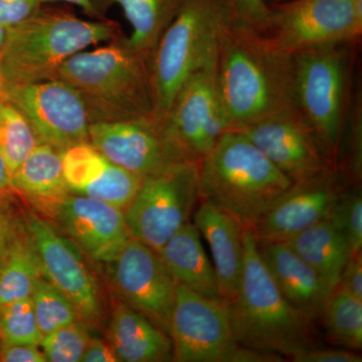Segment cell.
<instances>
[{"instance_id":"obj_16","label":"cell","mask_w":362,"mask_h":362,"mask_svg":"<svg viewBox=\"0 0 362 362\" xmlns=\"http://www.w3.org/2000/svg\"><path fill=\"white\" fill-rule=\"evenodd\" d=\"M89 139L109 160L142 178L180 162H190L168 139L161 121L154 116L90 124Z\"/></svg>"},{"instance_id":"obj_27","label":"cell","mask_w":362,"mask_h":362,"mask_svg":"<svg viewBox=\"0 0 362 362\" xmlns=\"http://www.w3.org/2000/svg\"><path fill=\"white\" fill-rule=\"evenodd\" d=\"M182 0H100L101 7L117 4L132 28L131 44L140 51L153 52L162 33L175 18Z\"/></svg>"},{"instance_id":"obj_1","label":"cell","mask_w":362,"mask_h":362,"mask_svg":"<svg viewBox=\"0 0 362 362\" xmlns=\"http://www.w3.org/2000/svg\"><path fill=\"white\" fill-rule=\"evenodd\" d=\"M214 70L232 129L297 106L294 54L233 16L221 28Z\"/></svg>"},{"instance_id":"obj_10","label":"cell","mask_w":362,"mask_h":362,"mask_svg":"<svg viewBox=\"0 0 362 362\" xmlns=\"http://www.w3.org/2000/svg\"><path fill=\"white\" fill-rule=\"evenodd\" d=\"M216 62L194 73L173 99L161 123L187 160L199 163L232 129L216 86Z\"/></svg>"},{"instance_id":"obj_35","label":"cell","mask_w":362,"mask_h":362,"mask_svg":"<svg viewBox=\"0 0 362 362\" xmlns=\"http://www.w3.org/2000/svg\"><path fill=\"white\" fill-rule=\"evenodd\" d=\"M42 6V0H0V25L9 30L37 13Z\"/></svg>"},{"instance_id":"obj_37","label":"cell","mask_w":362,"mask_h":362,"mask_svg":"<svg viewBox=\"0 0 362 362\" xmlns=\"http://www.w3.org/2000/svg\"><path fill=\"white\" fill-rule=\"evenodd\" d=\"M349 294L362 300V254L350 255L343 269L337 287Z\"/></svg>"},{"instance_id":"obj_3","label":"cell","mask_w":362,"mask_h":362,"mask_svg":"<svg viewBox=\"0 0 362 362\" xmlns=\"http://www.w3.org/2000/svg\"><path fill=\"white\" fill-rule=\"evenodd\" d=\"M294 182L240 131L221 136L199 165V201L252 228Z\"/></svg>"},{"instance_id":"obj_43","label":"cell","mask_w":362,"mask_h":362,"mask_svg":"<svg viewBox=\"0 0 362 362\" xmlns=\"http://www.w3.org/2000/svg\"><path fill=\"white\" fill-rule=\"evenodd\" d=\"M42 2L44 4L47 2H66V4L80 7L84 13L90 18H100L101 16L96 0H42Z\"/></svg>"},{"instance_id":"obj_5","label":"cell","mask_w":362,"mask_h":362,"mask_svg":"<svg viewBox=\"0 0 362 362\" xmlns=\"http://www.w3.org/2000/svg\"><path fill=\"white\" fill-rule=\"evenodd\" d=\"M119 35L115 21L83 20L69 11L42 7L7 30L0 78L4 85L54 80L71 57L90 45L111 42Z\"/></svg>"},{"instance_id":"obj_33","label":"cell","mask_w":362,"mask_h":362,"mask_svg":"<svg viewBox=\"0 0 362 362\" xmlns=\"http://www.w3.org/2000/svg\"><path fill=\"white\" fill-rule=\"evenodd\" d=\"M329 220L346 240L350 252L362 249V199L361 192L340 194Z\"/></svg>"},{"instance_id":"obj_18","label":"cell","mask_w":362,"mask_h":362,"mask_svg":"<svg viewBox=\"0 0 362 362\" xmlns=\"http://www.w3.org/2000/svg\"><path fill=\"white\" fill-rule=\"evenodd\" d=\"M334 170L293 187L252 226L258 243H286L306 228L330 218L339 199Z\"/></svg>"},{"instance_id":"obj_13","label":"cell","mask_w":362,"mask_h":362,"mask_svg":"<svg viewBox=\"0 0 362 362\" xmlns=\"http://www.w3.org/2000/svg\"><path fill=\"white\" fill-rule=\"evenodd\" d=\"M108 266L124 303L169 335L177 283L158 252L131 238Z\"/></svg>"},{"instance_id":"obj_24","label":"cell","mask_w":362,"mask_h":362,"mask_svg":"<svg viewBox=\"0 0 362 362\" xmlns=\"http://www.w3.org/2000/svg\"><path fill=\"white\" fill-rule=\"evenodd\" d=\"M14 192H20L39 211L51 218L71 194L59 151L40 143L11 176Z\"/></svg>"},{"instance_id":"obj_4","label":"cell","mask_w":362,"mask_h":362,"mask_svg":"<svg viewBox=\"0 0 362 362\" xmlns=\"http://www.w3.org/2000/svg\"><path fill=\"white\" fill-rule=\"evenodd\" d=\"M244 252L239 291L228 304L235 342L291 361L314 349L311 323L293 308L274 282L252 228H245Z\"/></svg>"},{"instance_id":"obj_36","label":"cell","mask_w":362,"mask_h":362,"mask_svg":"<svg viewBox=\"0 0 362 362\" xmlns=\"http://www.w3.org/2000/svg\"><path fill=\"white\" fill-rule=\"evenodd\" d=\"M349 133V168L352 175L356 178L361 175V106L359 102H356L354 110L350 113Z\"/></svg>"},{"instance_id":"obj_29","label":"cell","mask_w":362,"mask_h":362,"mask_svg":"<svg viewBox=\"0 0 362 362\" xmlns=\"http://www.w3.org/2000/svg\"><path fill=\"white\" fill-rule=\"evenodd\" d=\"M40 144L39 139L13 103L0 96V151L11 176Z\"/></svg>"},{"instance_id":"obj_7","label":"cell","mask_w":362,"mask_h":362,"mask_svg":"<svg viewBox=\"0 0 362 362\" xmlns=\"http://www.w3.org/2000/svg\"><path fill=\"white\" fill-rule=\"evenodd\" d=\"M294 59L297 107L333 162L346 114L349 66L344 45L298 52Z\"/></svg>"},{"instance_id":"obj_44","label":"cell","mask_w":362,"mask_h":362,"mask_svg":"<svg viewBox=\"0 0 362 362\" xmlns=\"http://www.w3.org/2000/svg\"><path fill=\"white\" fill-rule=\"evenodd\" d=\"M11 192H14L13 182H11V175L7 168L4 156L0 151V197H6Z\"/></svg>"},{"instance_id":"obj_9","label":"cell","mask_w":362,"mask_h":362,"mask_svg":"<svg viewBox=\"0 0 362 362\" xmlns=\"http://www.w3.org/2000/svg\"><path fill=\"white\" fill-rule=\"evenodd\" d=\"M266 33L293 54L349 44L362 33V0H293L271 8Z\"/></svg>"},{"instance_id":"obj_17","label":"cell","mask_w":362,"mask_h":362,"mask_svg":"<svg viewBox=\"0 0 362 362\" xmlns=\"http://www.w3.org/2000/svg\"><path fill=\"white\" fill-rule=\"evenodd\" d=\"M52 218L81 252L100 263H110L132 238L123 209L84 195L69 194Z\"/></svg>"},{"instance_id":"obj_11","label":"cell","mask_w":362,"mask_h":362,"mask_svg":"<svg viewBox=\"0 0 362 362\" xmlns=\"http://www.w3.org/2000/svg\"><path fill=\"white\" fill-rule=\"evenodd\" d=\"M1 95L23 114L40 143L63 153L80 143L90 142L87 110L77 90L68 83L54 78L4 85Z\"/></svg>"},{"instance_id":"obj_14","label":"cell","mask_w":362,"mask_h":362,"mask_svg":"<svg viewBox=\"0 0 362 362\" xmlns=\"http://www.w3.org/2000/svg\"><path fill=\"white\" fill-rule=\"evenodd\" d=\"M237 130L294 183L333 169V162L297 106Z\"/></svg>"},{"instance_id":"obj_38","label":"cell","mask_w":362,"mask_h":362,"mask_svg":"<svg viewBox=\"0 0 362 362\" xmlns=\"http://www.w3.org/2000/svg\"><path fill=\"white\" fill-rule=\"evenodd\" d=\"M295 362H361V356L356 352L343 349H319L314 347L310 350L295 356Z\"/></svg>"},{"instance_id":"obj_45","label":"cell","mask_w":362,"mask_h":362,"mask_svg":"<svg viewBox=\"0 0 362 362\" xmlns=\"http://www.w3.org/2000/svg\"><path fill=\"white\" fill-rule=\"evenodd\" d=\"M6 28L0 25V59H1L2 52H4V45H6Z\"/></svg>"},{"instance_id":"obj_12","label":"cell","mask_w":362,"mask_h":362,"mask_svg":"<svg viewBox=\"0 0 362 362\" xmlns=\"http://www.w3.org/2000/svg\"><path fill=\"white\" fill-rule=\"evenodd\" d=\"M169 337L173 361L226 362L235 337L228 304L209 299L177 284Z\"/></svg>"},{"instance_id":"obj_34","label":"cell","mask_w":362,"mask_h":362,"mask_svg":"<svg viewBox=\"0 0 362 362\" xmlns=\"http://www.w3.org/2000/svg\"><path fill=\"white\" fill-rule=\"evenodd\" d=\"M233 18L246 25L266 33L271 16V7L265 0H226Z\"/></svg>"},{"instance_id":"obj_21","label":"cell","mask_w":362,"mask_h":362,"mask_svg":"<svg viewBox=\"0 0 362 362\" xmlns=\"http://www.w3.org/2000/svg\"><path fill=\"white\" fill-rule=\"evenodd\" d=\"M194 223L211 247L221 300L230 304L239 291L244 270L245 228L230 214L202 201Z\"/></svg>"},{"instance_id":"obj_42","label":"cell","mask_w":362,"mask_h":362,"mask_svg":"<svg viewBox=\"0 0 362 362\" xmlns=\"http://www.w3.org/2000/svg\"><path fill=\"white\" fill-rule=\"evenodd\" d=\"M81 361L118 362L119 359L109 342L90 338Z\"/></svg>"},{"instance_id":"obj_41","label":"cell","mask_w":362,"mask_h":362,"mask_svg":"<svg viewBox=\"0 0 362 362\" xmlns=\"http://www.w3.org/2000/svg\"><path fill=\"white\" fill-rule=\"evenodd\" d=\"M284 358L279 354L249 349L237 343L226 356V362H282Z\"/></svg>"},{"instance_id":"obj_8","label":"cell","mask_w":362,"mask_h":362,"mask_svg":"<svg viewBox=\"0 0 362 362\" xmlns=\"http://www.w3.org/2000/svg\"><path fill=\"white\" fill-rule=\"evenodd\" d=\"M199 163L180 162L143 180L125 211L131 237L158 252L199 201Z\"/></svg>"},{"instance_id":"obj_6","label":"cell","mask_w":362,"mask_h":362,"mask_svg":"<svg viewBox=\"0 0 362 362\" xmlns=\"http://www.w3.org/2000/svg\"><path fill=\"white\" fill-rule=\"evenodd\" d=\"M232 16L226 0H182L151 52L157 120L188 78L216 62L221 28Z\"/></svg>"},{"instance_id":"obj_25","label":"cell","mask_w":362,"mask_h":362,"mask_svg":"<svg viewBox=\"0 0 362 362\" xmlns=\"http://www.w3.org/2000/svg\"><path fill=\"white\" fill-rule=\"evenodd\" d=\"M286 244L320 276L332 291L337 287L351 252L346 240L329 218L306 228Z\"/></svg>"},{"instance_id":"obj_46","label":"cell","mask_w":362,"mask_h":362,"mask_svg":"<svg viewBox=\"0 0 362 362\" xmlns=\"http://www.w3.org/2000/svg\"><path fill=\"white\" fill-rule=\"evenodd\" d=\"M2 88H4V83H2L1 78H0V96H1Z\"/></svg>"},{"instance_id":"obj_32","label":"cell","mask_w":362,"mask_h":362,"mask_svg":"<svg viewBox=\"0 0 362 362\" xmlns=\"http://www.w3.org/2000/svg\"><path fill=\"white\" fill-rule=\"evenodd\" d=\"M90 339L89 330L77 320L45 335L40 346L49 362H78Z\"/></svg>"},{"instance_id":"obj_28","label":"cell","mask_w":362,"mask_h":362,"mask_svg":"<svg viewBox=\"0 0 362 362\" xmlns=\"http://www.w3.org/2000/svg\"><path fill=\"white\" fill-rule=\"evenodd\" d=\"M320 318L332 341L349 349H362V300L335 288Z\"/></svg>"},{"instance_id":"obj_26","label":"cell","mask_w":362,"mask_h":362,"mask_svg":"<svg viewBox=\"0 0 362 362\" xmlns=\"http://www.w3.org/2000/svg\"><path fill=\"white\" fill-rule=\"evenodd\" d=\"M42 277L39 255L23 223L0 265V308L30 298Z\"/></svg>"},{"instance_id":"obj_15","label":"cell","mask_w":362,"mask_h":362,"mask_svg":"<svg viewBox=\"0 0 362 362\" xmlns=\"http://www.w3.org/2000/svg\"><path fill=\"white\" fill-rule=\"evenodd\" d=\"M25 226L39 255L45 280L70 300L81 318L89 322L97 320L101 314L99 290L81 250L33 211L25 214Z\"/></svg>"},{"instance_id":"obj_19","label":"cell","mask_w":362,"mask_h":362,"mask_svg":"<svg viewBox=\"0 0 362 362\" xmlns=\"http://www.w3.org/2000/svg\"><path fill=\"white\" fill-rule=\"evenodd\" d=\"M61 156L71 194L92 197L124 211L144 180L116 165L90 142L75 145Z\"/></svg>"},{"instance_id":"obj_39","label":"cell","mask_w":362,"mask_h":362,"mask_svg":"<svg viewBox=\"0 0 362 362\" xmlns=\"http://www.w3.org/2000/svg\"><path fill=\"white\" fill-rule=\"evenodd\" d=\"M1 362H47L39 345L0 344Z\"/></svg>"},{"instance_id":"obj_23","label":"cell","mask_w":362,"mask_h":362,"mask_svg":"<svg viewBox=\"0 0 362 362\" xmlns=\"http://www.w3.org/2000/svg\"><path fill=\"white\" fill-rule=\"evenodd\" d=\"M176 283L202 296L221 300L214 267L204 252L201 233L187 221L158 251Z\"/></svg>"},{"instance_id":"obj_31","label":"cell","mask_w":362,"mask_h":362,"mask_svg":"<svg viewBox=\"0 0 362 362\" xmlns=\"http://www.w3.org/2000/svg\"><path fill=\"white\" fill-rule=\"evenodd\" d=\"M42 338L30 298L0 308V344L40 346Z\"/></svg>"},{"instance_id":"obj_2","label":"cell","mask_w":362,"mask_h":362,"mask_svg":"<svg viewBox=\"0 0 362 362\" xmlns=\"http://www.w3.org/2000/svg\"><path fill=\"white\" fill-rule=\"evenodd\" d=\"M57 78L80 95L90 124L154 116L151 54L119 35L103 47L82 51L59 69Z\"/></svg>"},{"instance_id":"obj_30","label":"cell","mask_w":362,"mask_h":362,"mask_svg":"<svg viewBox=\"0 0 362 362\" xmlns=\"http://www.w3.org/2000/svg\"><path fill=\"white\" fill-rule=\"evenodd\" d=\"M30 299L42 337L81 318L70 300L44 277L37 281Z\"/></svg>"},{"instance_id":"obj_22","label":"cell","mask_w":362,"mask_h":362,"mask_svg":"<svg viewBox=\"0 0 362 362\" xmlns=\"http://www.w3.org/2000/svg\"><path fill=\"white\" fill-rule=\"evenodd\" d=\"M108 340L119 361H173V341L168 333L124 302L112 313Z\"/></svg>"},{"instance_id":"obj_40","label":"cell","mask_w":362,"mask_h":362,"mask_svg":"<svg viewBox=\"0 0 362 362\" xmlns=\"http://www.w3.org/2000/svg\"><path fill=\"white\" fill-rule=\"evenodd\" d=\"M1 199L2 197H0V199ZM21 226L23 225L13 221L0 201V265H1L6 252L13 244L14 238L20 230Z\"/></svg>"},{"instance_id":"obj_20","label":"cell","mask_w":362,"mask_h":362,"mask_svg":"<svg viewBox=\"0 0 362 362\" xmlns=\"http://www.w3.org/2000/svg\"><path fill=\"white\" fill-rule=\"evenodd\" d=\"M274 282L289 304L309 322L320 318L332 290L286 243H258Z\"/></svg>"}]
</instances>
